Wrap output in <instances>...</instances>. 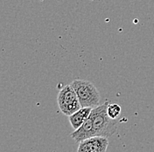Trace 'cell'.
I'll list each match as a JSON object with an SVG mask.
<instances>
[{"instance_id":"obj_1","label":"cell","mask_w":154,"mask_h":152,"mask_svg":"<svg viewBox=\"0 0 154 152\" xmlns=\"http://www.w3.org/2000/svg\"><path fill=\"white\" fill-rule=\"evenodd\" d=\"M109 102H105L102 105L94 108L89 114L92 120L94 136L113 135L117 129V119H112L109 116L107 109Z\"/></svg>"},{"instance_id":"obj_2","label":"cell","mask_w":154,"mask_h":152,"mask_svg":"<svg viewBox=\"0 0 154 152\" xmlns=\"http://www.w3.org/2000/svg\"><path fill=\"white\" fill-rule=\"evenodd\" d=\"M76 92L82 108H96L99 106L101 95L93 83L85 80H75L71 83Z\"/></svg>"},{"instance_id":"obj_3","label":"cell","mask_w":154,"mask_h":152,"mask_svg":"<svg viewBox=\"0 0 154 152\" xmlns=\"http://www.w3.org/2000/svg\"><path fill=\"white\" fill-rule=\"evenodd\" d=\"M57 102L60 111L67 116L75 113L82 108L76 92L71 84L63 87L60 90Z\"/></svg>"},{"instance_id":"obj_4","label":"cell","mask_w":154,"mask_h":152,"mask_svg":"<svg viewBox=\"0 0 154 152\" xmlns=\"http://www.w3.org/2000/svg\"><path fill=\"white\" fill-rule=\"evenodd\" d=\"M108 146L106 136H93L79 143L77 152H106Z\"/></svg>"},{"instance_id":"obj_5","label":"cell","mask_w":154,"mask_h":152,"mask_svg":"<svg viewBox=\"0 0 154 152\" xmlns=\"http://www.w3.org/2000/svg\"><path fill=\"white\" fill-rule=\"evenodd\" d=\"M92 109H93L92 108H81L75 113L69 115L68 119H69V122H70V124L72 125V127L75 129H79L88 119Z\"/></svg>"},{"instance_id":"obj_6","label":"cell","mask_w":154,"mask_h":152,"mask_svg":"<svg viewBox=\"0 0 154 152\" xmlns=\"http://www.w3.org/2000/svg\"><path fill=\"white\" fill-rule=\"evenodd\" d=\"M108 114L112 119H117L121 114V106L116 103H109L107 109Z\"/></svg>"}]
</instances>
